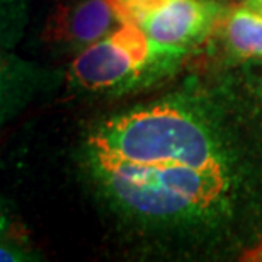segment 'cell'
<instances>
[{
  "label": "cell",
  "instance_id": "6da1fadb",
  "mask_svg": "<svg viewBox=\"0 0 262 262\" xmlns=\"http://www.w3.org/2000/svg\"><path fill=\"white\" fill-rule=\"evenodd\" d=\"M89 150L94 159L136 165L227 167L206 121L170 101L109 118L91 135Z\"/></svg>",
  "mask_w": 262,
  "mask_h": 262
},
{
  "label": "cell",
  "instance_id": "7a4b0ae2",
  "mask_svg": "<svg viewBox=\"0 0 262 262\" xmlns=\"http://www.w3.org/2000/svg\"><path fill=\"white\" fill-rule=\"evenodd\" d=\"M92 170L107 198L124 213L154 222H186L227 201V167L136 165L94 159Z\"/></svg>",
  "mask_w": 262,
  "mask_h": 262
},
{
  "label": "cell",
  "instance_id": "3957f363",
  "mask_svg": "<svg viewBox=\"0 0 262 262\" xmlns=\"http://www.w3.org/2000/svg\"><path fill=\"white\" fill-rule=\"evenodd\" d=\"M179 61L177 56L157 50L136 24L126 23L78 51L68 80L89 92L126 91L162 75Z\"/></svg>",
  "mask_w": 262,
  "mask_h": 262
},
{
  "label": "cell",
  "instance_id": "277c9868",
  "mask_svg": "<svg viewBox=\"0 0 262 262\" xmlns=\"http://www.w3.org/2000/svg\"><path fill=\"white\" fill-rule=\"evenodd\" d=\"M121 5L129 23L138 26L157 50L181 60L223 17V5L216 0H126Z\"/></svg>",
  "mask_w": 262,
  "mask_h": 262
},
{
  "label": "cell",
  "instance_id": "5b68a950",
  "mask_svg": "<svg viewBox=\"0 0 262 262\" xmlns=\"http://www.w3.org/2000/svg\"><path fill=\"white\" fill-rule=\"evenodd\" d=\"M126 23L129 20L119 0H68L51 12L43 38L48 43L82 51Z\"/></svg>",
  "mask_w": 262,
  "mask_h": 262
},
{
  "label": "cell",
  "instance_id": "8992f818",
  "mask_svg": "<svg viewBox=\"0 0 262 262\" xmlns=\"http://www.w3.org/2000/svg\"><path fill=\"white\" fill-rule=\"evenodd\" d=\"M53 80V72L0 48V126L28 109Z\"/></svg>",
  "mask_w": 262,
  "mask_h": 262
},
{
  "label": "cell",
  "instance_id": "52a82bcc",
  "mask_svg": "<svg viewBox=\"0 0 262 262\" xmlns=\"http://www.w3.org/2000/svg\"><path fill=\"white\" fill-rule=\"evenodd\" d=\"M228 48L240 58L262 60V14L240 4L223 19Z\"/></svg>",
  "mask_w": 262,
  "mask_h": 262
},
{
  "label": "cell",
  "instance_id": "ba28073f",
  "mask_svg": "<svg viewBox=\"0 0 262 262\" xmlns=\"http://www.w3.org/2000/svg\"><path fill=\"white\" fill-rule=\"evenodd\" d=\"M29 20L28 0H0V48L12 50Z\"/></svg>",
  "mask_w": 262,
  "mask_h": 262
},
{
  "label": "cell",
  "instance_id": "9c48e42d",
  "mask_svg": "<svg viewBox=\"0 0 262 262\" xmlns=\"http://www.w3.org/2000/svg\"><path fill=\"white\" fill-rule=\"evenodd\" d=\"M39 260V255L26 242L23 232L0 240V262H26Z\"/></svg>",
  "mask_w": 262,
  "mask_h": 262
},
{
  "label": "cell",
  "instance_id": "30bf717a",
  "mask_svg": "<svg viewBox=\"0 0 262 262\" xmlns=\"http://www.w3.org/2000/svg\"><path fill=\"white\" fill-rule=\"evenodd\" d=\"M19 232H23V228L17 225V218L14 214L12 204L7 199L0 198V240Z\"/></svg>",
  "mask_w": 262,
  "mask_h": 262
},
{
  "label": "cell",
  "instance_id": "8fae6325",
  "mask_svg": "<svg viewBox=\"0 0 262 262\" xmlns=\"http://www.w3.org/2000/svg\"><path fill=\"white\" fill-rule=\"evenodd\" d=\"M242 260H249V262H262V242H259L255 247L244 254Z\"/></svg>",
  "mask_w": 262,
  "mask_h": 262
},
{
  "label": "cell",
  "instance_id": "7c38bea8",
  "mask_svg": "<svg viewBox=\"0 0 262 262\" xmlns=\"http://www.w3.org/2000/svg\"><path fill=\"white\" fill-rule=\"evenodd\" d=\"M244 5H247V7L257 10V12L262 14V0H242Z\"/></svg>",
  "mask_w": 262,
  "mask_h": 262
},
{
  "label": "cell",
  "instance_id": "4fadbf2b",
  "mask_svg": "<svg viewBox=\"0 0 262 262\" xmlns=\"http://www.w3.org/2000/svg\"><path fill=\"white\" fill-rule=\"evenodd\" d=\"M119 2H126V0H119Z\"/></svg>",
  "mask_w": 262,
  "mask_h": 262
}]
</instances>
